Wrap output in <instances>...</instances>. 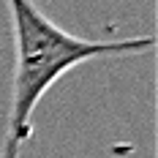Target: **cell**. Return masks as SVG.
Returning <instances> with one entry per match:
<instances>
[{
    "label": "cell",
    "instance_id": "cell-1",
    "mask_svg": "<svg viewBox=\"0 0 158 158\" xmlns=\"http://www.w3.org/2000/svg\"><path fill=\"white\" fill-rule=\"evenodd\" d=\"M14 30V79L0 158H19L33 139V112L57 79L87 60L134 57L156 47L153 35L93 41L57 27L33 0H6Z\"/></svg>",
    "mask_w": 158,
    "mask_h": 158
}]
</instances>
